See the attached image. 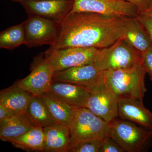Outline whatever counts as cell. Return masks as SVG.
Masks as SVG:
<instances>
[{
    "mask_svg": "<svg viewBox=\"0 0 152 152\" xmlns=\"http://www.w3.org/2000/svg\"><path fill=\"white\" fill-rule=\"evenodd\" d=\"M130 18L88 12H70L61 24L56 42L47 51L69 48H107L124 38Z\"/></svg>",
    "mask_w": 152,
    "mask_h": 152,
    "instance_id": "obj_1",
    "label": "cell"
},
{
    "mask_svg": "<svg viewBox=\"0 0 152 152\" xmlns=\"http://www.w3.org/2000/svg\"><path fill=\"white\" fill-rule=\"evenodd\" d=\"M146 74L140 63L126 69L105 71V82L119 97H132L143 102L147 91Z\"/></svg>",
    "mask_w": 152,
    "mask_h": 152,
    "instance_id": "obj_2",
    "label": "cell"
},
{
    "mask_svg": "<svg viewBox=\"0 0 152 152\" xmlns=\"http://www.w3.org/2000/svg\"><path fill=\"white\" fill-rule=\"evenodd\" d=\"M107 136L115 140L125 152H140L151 140L152 131L117 118L109 123Z\"/></svg>",
    "mask_w": 152,
    "mask_h": 152,
    "instance_id": "obj_3",
    "label": "cell"
},
{
    "mask_svg": "<svg viewBox=\"0 0 152 152\" xmlns=\"http://www.w3.org/2000/svg\"><path fill=\"white\" fill-rule=\"evenodd\" d=\"M142 54L124 38L100 49L93 63L103 71L131 67L141 62Z\"/></svg>",
    "mask_w": 152,
    "mask_h": 152,
    "instance_id": "obj_4",
    "label": "cell"
},
{
    "mask_svg": "<svg viewBox=\"0 0 152 152\" xmlns=\"http://www.w3.org/2000/svg\"><path fill=\"white\" fill-rule=\"evenodd\" d=\"M108 124L87 108H77L69 126L71 132L70 147L79 142L107 137Z\"/></svg>",
    "mask_w": 152,
    "mask_h": 152,
    "instance_id": "obj_5",
    "label": "cell"
},
{
    "mask_svg": "<svg viewBox=\"0 0 152 152\" xmlns=\"http://www.w3.org/2000/svg\"><path fill=\"white\" fill-rule=\"evenodd\" d=\"M24 22L25 45L29 48L52 46L56 41L61 24L37 16H28Z\"/></svg>",
    "mask_w": 152,
    "mask_h": 152,
    "instance_id": "obj_6",
    "label": "cell"
},
{
    "mask_svg": "<svg viewBox=\"0 0 152 152\" xmlns=\"http://www.w3.org/2000/svg\"><path fill=\"white\" fill-rule=\"evenodd\" d=\"M100 49L94 48H69L45 53L55 72L74 67L93 64Z\"/></svg>",
    "mask_w": 152,
    "mask_h": 152,
    "instance_id": "obj_7",
    "label": "cell"
},
{
    "mask_svg": "<svg viewBox=\"0 0 152 152\" xmlns=\"http://www.w3.org/2000/svg\"><path fill=\"white\" fill-rule=\"evenodd\" d=\"M53 81L80 85L91 92L105 83V71L89 64L56 72Z\"/></svg>",
    "mask_w": 152,
    "mask_h": 152,
    "instance_id": "obj_8",
    "label": "cell"
},
{
    "mask_svg": "<svg viewBox=\"0 0 152 152\" xmlns=\"http://www.w3.org/2000/svg\"><path fill=\"white\" fill-rule=\"evenodd\" d=\"M88 12L108 15L136 18L139 14L134 5L122 0H74L71 12Z\"/></svg>",
    "mask_w": 152,
    "mask_h": 152,
    "instance_id": "obj_9",
    "label": "cell"
},
{
    "mask_svg": "<svg viewBox=\"0 0 152 152\" xmlns=\"http://www.w3.org/2000/svg\"><path fill=\"white\" fill-rule=\"evenodd\" d=\"M119 97L107 85L91 91L85 107L108 123L118 116Z\"/></svg>",
    "mask_w": 152,
    "mask_h": 152,
    "instance_id": "obj_10",
    "label": "cell"
},
{
    "mask_svg": "<svg viewBox=\"0 0 152 152\" xmlns=\"http://www.w3.org/2000/svg\"><path fill=\"white\" fill-rule=\"evenodd\" d=\"M20 3L28 16H37L61 24L72 10L74 0H40Z\"/></svg>",
    "mask_w": 152,
    "mask_h": 152,
    "instance_id": "obj_11",
    "label": "cell"
},
{
    "mask_svg": "<svg viewBox=\"0 0 152 152\" xmlns=\"http://www.w3.org/2000/svg\"><path fill=\"white\" fill-rule=\"evenodd\" d=\"M54 70L45 57L37 64L31 73L16 84L34 96H39L50 91Z\"/></svg>",
    "mask_w": 152,
    "mask_h": 152,
    "instance_id": "obj_12",
    "label": "cell"
},
{
    "mask_svg": "<svg viewBox=\"0 0 152 152\" xmlns=\"http://www.w3.org/2000/svg\"><path fill=\"white\" fill-rule=\"evenodd\" d=\"M118 113L121 119L152 131V113L144 106L143 102L132 97H119Z\"/></svg>",
    "mask_w": 152,
    "mask_h": 152,
    "instance_id": "obj_13",
    "label": "cell"
},
{
    "mask_svg": "<svg viewBox=\"0 0 152 152\" xmlns=\"http://www.w3.org/2000/svg\"><path fill=\"white\" fill-rule=\"evenodd\" d=\"M50 91L70 105L85 107L91 92L85 87L66 82L53 81Z\"/></svg>",
    "mask_w": 152,
    "mask_h": 152,
    "instance_id": "obj_14",
    "label": "cell"
},
{
    "mask_svg": "<svg viewBox=\"0 0 152 152\" xmlns=\"http://www.w3.org/2000/svg\"><path fill=\"white\" fill-rule=\"evenodd\" d=\"M43 129L44 152H68L71 142V132L69 126L56 124Z\"/></svg>",
    "mask_w": 152,
    "mask_h": 152,
    "instance_id": "obj_15",
    "label": "cell"
},
{
    "mask_svg": "<svg viewBox=\"0 0 152 152\" xmlns=\"http://www.w3.org/2000/svg\"><path fill=\"white\" fill-rule=\"evenodd\" d=\"M39 96L56 124L69 126L78 107L67 104L50 91Z\"/></svg>",
    "mask_w": 152,
    "mask_h": 152,
    "instance_id": "obj_16",
    "label": "cell"
},
{
    "mask_svg": "<svg viewBox=\"0 0 152 152\" xmlns=\"http://www.w3.org/2000/svg\"><path fill=\"white\" fill-rule=\"evenodd\" d=\"M35 127L25 112L19 113L0 122V139L10 142Z\"/></svg>",
    "mask_w": 152,
    "mask_h": 152,
    "instance_id": "obj_17",
    "label": "cell"
},
{
    "mask_svg": "<svg viewBox=\"0 0 152 152\" xmlns=\"http://www.w3.org/2000/svg\"><path fill=\"white\" fill-rule=\"evenodd\" d=\"M33 95L15 84L1 91L0 104L18 113L25 112Z\"/></svg>",
    "mask_w": 152,
    "mask_h": 152,
    "instance_id": "obj_18",
    "label": "cell"
},
{
    "mask_svg": "<svg viewBox=\"0 0 152 152\" xmlns=\"http://www.w3.org/2000/svg\"><path fill=\"white\" fill-rule=\"evenodd\" d=\"M124 39L142 54L152 48L151 38L137 18H130Z\"/></svg>",
    "mask_w": 152,
    "mask_h": 152,
    "instance_id": "obj_19",
    "label": "cell"
},
{
    "mask_svg": "<svg viewBox=\"0 0 152 152\" xmlns=\"http://www.w3.org/2000/svg\"><path fill=\"white\" fill-rule=\"evenodd\" d=\"M10 142L16 148L28 151H44L43 128L34 127L23 134L12 140Z\"/></svg>",
    "mask_w": 152,
    "mask_h": 152,
    "instance_id": "obj_20",
    "label": "cell"
},
{
    "mask_svg": "<svg viewBox=\"0 0 152 152\" xmlns=\"http://www.w3.org/2000/svg\"><path fill=\"white\" fill-rule=\"evenodd\" d=\"M25 113L36 127L44 128L57 124L39 96H33Z\"/></svg>",
    "mask_w": 152,
    "mask_h": 152,
    "instance_id": "obj_21",
    "label": "cell"
},
{
    "mask_svg": "<svg viewBox=\"0 0 152 152\" xmlns=\"http://www.w3.org/2000/svg\"><path fill=\"white\" fill-rule=\"evenodd\" d=\"M25 34L24 22L11 27L1 32L0 48L12 50L25 45Z\"/></svg>",
    "mask_w": 152,
    "mask_h": 152,
    "instance_id": "obj_22",
    "label": "cell"
},
{
    "mask_svg": "<svg viewBox=\"0 0 152 152\" xmlns=\"http://www.w3.org/2000/svg\"><path fill=\"white\" fill-rule=\"evenodd\" d=\"M105 137L79 142L71 146L68 152H99Z\"/></svg>",
    "mask_w": 152,
    "mask_h": 152,
    "instance_id": "obj_23",
    "label": "cell"
},
{
    "mask_svg": "<svg viewBox=\"0 0 152 152\" xmlns=\"http://www.w3.org/2000/svg\"><path fill=\"white\" fill-rule=\"evenodd\" d=\"M125 151L115 140L109 136L104 139L99 152H124Z\"/></svg>",
    "mask_w": 152,
    "mask_h": 152,
    "instance_id": "obj_24",
    "label": "cell"
},
{
    "mask_svg": "<svg viewBox=\"0 0 152 152\" xmlns=\"http://www.w3.org/2000/svg\"><path fill=\"white\" fill-rule=\"evenodd\" d=\"M141 65L152 81V48L142 53Z\"/></svg>",
    "mask_w": 152,
    "mask_h": 152,
    "instance_id": "obj_25",
    "label": "cell"
},
{
    "mask_svg": "<svg viewBox=\"0 0 152 152\" xmlns=\"http://www.w3.org/2000/svg\"><path fill=\"white\" fill-rule=\"evenodd\" d=\"M136 18L142 25L152 41V16L140 13Z\"/></svg>",
    "mask_w": 152,
    "mask_h": 152,
    "instance_id": "obj_26",
    "label": "cell"
},
{
    "mask_svg": "<svg viewBox=\"0 0 152 152\" xmlns=\"http://www.w3.org/2000/svg\"><path fill=\"white\" fill-rule=\"evenodd\" d=\"M19 113L0 104V122L4 121Z\"/></svg>",
    "mask_w": 152,
    "mask_h": 152,
    "instance_id": "obj_27",
    "label": "cell"
},
{
    "mask_svg": "<svg viewBox=\"0 0 152 152\" xmlns=\"http://www.w3.org/2000/svg\"><path fill=\"white\" fill-rule=\"evenodd\" d=\"M134 5L138 10L139 14L148 7L152 0H122Z\"/></svg>",
    "mask_w": 152,
    "mask_h": 152,
    "instance_id": "obj_28",
    "label": "cell"
},
{
    "mask_svg": "<svg viewBox=\"0 0 152 152\" xmlns=\"http://www.w3.org/2000/svg\"><path fill=\"white\" fill-rule=\"evenodd\" d=\"M140 13L146 14V15L152 16V1L148 7Z\"/></svg>",
    "mask_w": 152,
    "mask_h": 152,
    "instance_id": "obj_29",
    "label": "cell"
},
{
    "mask_svg": "<svg viewBox=\"0 0 152 152\" xmlns=\"http://www.w3.org/2000/svg\"><path fill=\"white\" fill-rule=\"evenodd\" d=\"M15 2H21L23 1H40V0H11Z\"/></svg>",
    "mask_w": 152,
    "mask_h": 152,
    "instance_id": "obj_30",
    "label": "cell"
}]
</instances>
